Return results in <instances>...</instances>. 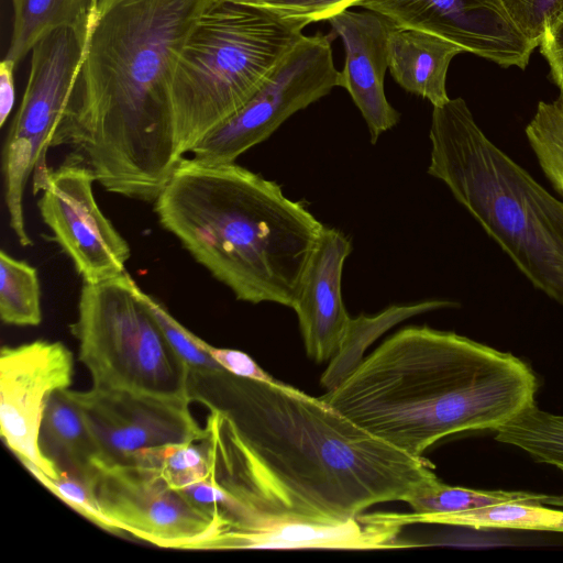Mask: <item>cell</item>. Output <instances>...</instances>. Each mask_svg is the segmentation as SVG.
I'll return each instance as SVG.
<instances>
[{
	"label": "cell",
	"instance_id": "d4e9b609",
	"mask_svg": "<svg viewBox=\"0 0 563 563\" xmlns=\"http://www.w3.org/2000/svg\"><path fill=\"white\" fill-rule=\"evenodd\" d=\"M0 317L3 323L34 327L42 321L37 271L24 261L0 252Z\"/></svg>",
	"mask_w": 563,
	"mask_h": 563
},
{
	"label": "cell",
	"instance_id": "9a60e30c",
	"mask_svg": "<svg viewBox=\"0 0 563 563\" xmlns=\"http://www.w3.org/2000/svg\"><path fill=\"white\" fill-rule=\"evenodd\" d=\"M405 527L398 512H361L341 521L271 520L244 529L225 530L201 543L198 550H385L419 547L400 540Z\"/></svg>",
	"mask_w": 563,
	"mask_h": 563
},
{
	"label": "cell",
	"instance_id": "1f68e13d",
	"mask_svg": "<svg viewBox=\"0 0 563 563\" xmlns=\"http://www.w3.org/2000/svg\"><path fill=\"white\" fill-rule=\"evenodd\" d=\"M207 350L213 360L232 375L264 383L278 382V379L266 373L249 354L242 351L214 347L210 344H207Z\"/></svg>",
	"mask_w": 563,
	"mask_h": 563
},
{
	"label": "cell",
	"instance_id": "44dd1931",
	"mask_svg": "<svg viewBox=\"0 0 563 563\" xmlns=\"http://www.w3.org/2000/svg\"><path fill=\"white\" fill-rule=\"evenodd\" d=\"M454 306L456 303L453 301L432 299L411 305H391L374 316L351 318L343 344L321 376V384L328 390L336 387L361 363L366 347L395 324L417 314Z\"/></svg>",
	"mask_w": 563,
	"mask_h": 563
},
{
	"label": "cell",
	"instance_id": "5b68a950",
	"mask_svg": "<svg viewBox=\"0 0 563 563\" xmlns=\"http://www.w3.org/2000/svg\"><path fill=\"white\" fill-rule=\"evenodd\" d=\"M428 174L446 185L522 274L563 306V200L498 148L462 98L433 107Z\"/></svg>",
	"mask_w": 563,
	"mask_h": 563
},
{
	"label": "cell",
	"instance_id": "ffe728a7",
	"mask_svg": "<svg viewBox=\"0 0 563 563\" xmlns=\"http://www.w3.org/2000/svg\"><path fill=\"white\" fill-rule=\"evenodd\" d=\"M13 27L4 58L16 65L49 32L89 22L92 0H13Z\"/></svg>",
	"mask_w": 563,
	"mask_h": 563
},
{
	"label": "cell",
	"instance_id": "83f0119b",
	"mask_svg": "<svg viewBox=\"0 0 563 563\" xmlns=\"http://www.w3.org/2000/svg\"><path fill=\"white\" fill-rule=\"evenodd\" d=\"M133 289L161 328L167 342L188 367L191 377H212L223 369L209 354L207 342L179 323L154 297L146 294L135 282Z\"/></svg>",
	"mask_w": 563,
	"mask_h": 563
},
{
	"label": "cell",
	"instance_id": "7402d4cb",
	"mask_svg": "<svg viewBox=\"0 0 563 563\" xmlns=\"http://www.w3.org/2000/svg\"><path fill=\"white\" fill-rule=\"evenodd\" d=\"M547 495L521 490H478L444 484L439 478L418 492L406 503L412 512L399 514L405 526L429 523L437 516L466 511L494 504L530 500L543 504Z\"/></svg>",
	"mask_w": 563,
	"mask_h": 563
},
{
	"label": "cell",
	"instance_id": "5bb4252c",
	"mask_svg": "<svg viewBox=\"0 0 563 563\" xmlns=\"http://www.w3.org/2000/svg\"><path fill=\"white\" fill-rule=\"evenodd\" d=\"M73 353L59 341L36 340L0 352V433L23 464H33L51 477L55 467L38 449V433L53 393L73 380Z\"/></svg>",
	"mask_w": 563,
	"mask_h": 563
},
{
	"label": "cell",
	"instance_id": "e0dca14e",
	"mask_svg": "<svg viewBox=\"0 0 563 563\" xmlns=\"http://www.w3.org/2000/svg\"><path fill=\"white\" fill-rule=\"evenodd\" d=\"M351 252L347 235L324 225L292 308L306 353L317 363L330 361L339 353L349 328L351 317L342 299V273Z\"/></svg>",
	"mask_w": 563,
	"mask_h": 563
},
{
	"label": "cell",
	"instance_id": "ac0fdd59",
	"mask_svg": "<svg viewBox=\"0 0 563 563\" xmlns=\"http://www.w3.org/2000/svg\"><path fill=\"white\" fill-rule=\"evenodd\" d=\"M461 53L463 48L443 37L394 25L388 42V69L406 91L439 107L450 100L446 74L453 57Z\"/></svg>",
	"mask_w": 563,
	"mask_h": 563
},
{
	"label": "cell",
	"instance_id": "484cf974",
	"mask_svg": "<svg viewBox=\"0 0 563 563\" xmlns=\"http://www.w3.org/2000/svg\"><path fill=\"white\" fill-rule=\"evenodd\" d=\"M129 464L154 471L175 489L197 484L210 475V460L203 441L137 451Z\"/></svg>",
	"mask_w": 563,
	"mask_h": 563
},
{
	"label": "cell",
	"instance_id": "8992f818",
	"mask_svg": "<svg viewBox=\"0 0 563 563\" xmlns=\"http://www.w3.org/2000/svg\"><path fill=\"white\" fill-rule=\"evenodd\" d=\"M307 25L230 0L210 4L174 69L170 98L179 158L256 93Z\"/></svg>",
	"mask_w": 563,
	"mask_h": 563
},
{
	"label": "cell",
	"instance_id": "9c48e42d",
	"mask_svg": "<svg viewBox=\"0 0 563 563\" xmlns=\"http://www.w3.org/2000/svg\"><path fill=\"white\" fill-rule=\"evenodd\" d=\"M331 43L330 35H305L256 93L196 144L192 158L210 165L235 163L292 114L340 87Z\"/></svg>",
	"mask_w": 563,
	"mask_h": 563
},
{
	"label": "cell",
	"instance_id": "4316f807",
	"mask_svg": "<svg viewBox=\"0 0 563 563\" xmlns=\"http://www.w3.org/2000/svg\"><path fill=\"white\" fill-rule=\"evenodd\" d=\"M526 135L542 170L563 196V88L553 101L539 102Z\"/></svg>",
	"mask_w": 563,
	"mask_h": 563
},
{
	"label": "cell",
	"instance_id": "f1b7e54d",
	"mask_svg": "<svg viewBox=\"0 0 563 563\" xmlns=\"http://www.w3.org/2000/svg\"><path fill=\"white\" fill-rule=\"evenodd\" d=\"M26 470L49 492L68 505L77 514L100 529L120 537L125 533L102 511L93 490V479L59 472L51 477L33 464L24 465Z\"/></svg>",
	"mask_w": 563,
	"mask_h": 563
},
{
	"label": "cell",
	"instance_id": "603a6c76",
	"mask_svg": "<svg viewBox=\"0 0 563 563\" xmlns=\"http://www.w3.org/2000/svg\"><path fill=\"white\" fill-rule=\"evenodd\" d=\"M429 523L475 530H534L563 532V510L538 501L516 500L441 515Z\"/></svg>",
	"mask_w": 563,
	"mask_h": 563
},
{
	"label": "cell",
	"instance_id": "277c9868",
	"mask_svg": "<svg viewBox=\"0 0 563 563\" xmlns=\"http://www.w3.org/2000/svg\"><path fill=\"white\" fill-rule=\"evenodd\" d=\"M162 227L238 300L294 308L324 228L274 180L180 158L154 202Z\"/></svg>",
	"mask_w": 563,
	"mask_h": 563
},
{
	"label": "cell",
	"instance_id": "4dcf8cb0",
	"mask_svg": "<svg viewBox=\"0 0 563 563\" xmlns=\"http://www.w3.org/2000/svg\"><path fill=\"white\" fill-rule=\"evenodd\" d=\"M526 36L538 46L545 24L563 10V0H505Z\"/></svg>",
	"mask_w": 563,
	"mask_h": 563
},
{
	"label": "cell",
	"instance_id": "d6a6232c",
	"mask_svg": "<svg viewBox=\"0 0 563 563\" xmlns=\"http://www.w3.org/2000/svg\"><path fill=\"white\" fill-rule=\"evenodd\" d=\"M538 46L548 62L552 81L563 88V10L545 24Z\"/></svg>",
	"mask_w": 563,
	"mask_h": 563
},
{
	"label": "cell",
	"instance_id": "cb8c5ba5",
	"mask_svg": "<svg viewBox=\"0 0 563 563\" xmlns=\"http://www.w3.org/2000/svg\"><path fill=\"white\" fill-rule=\"evenodd\" d=\"M495 431V440L516 446L536 462L563 466V415L527 406Z\"/></svg>",
	"mask_w": 563,
	"mask_h": 563
},
{
	"label": "cell",
	"instance_id": "d590c367",
	"mask_svg": "<svg viewBox=\"0 0 563 563\" xmlns=\"http://www.w3.org/2000/svg\"><path fill=\"white\" fill-rule=\"evenodd\" d=\"M96 0H92V2H95Z\"/></svg>",
	"mask_w": 563,
	"mask_h": 563
},
{
	"label": "cell",
	"instance_id": "52a82bcc",
	"mask_svg": "<svg viewBox=\"0 0 563 563\" xmlns=\"http://www.w3.org/2000/svg\"><path fill=\"white\" fill-rule=\"evenodd\" d=\"M126 272L82 282L70 325L92 386L194 400L191 374L133 289Z\"/></svg>",
	"mask_w": 563,
	"mask_h": 563
},
{
	"label": "cell",
	"instance_id": "8fae6325",
	"mask_svg": "<svg viewBox=\"0 0 563 563\" xmlns=\"http://www.w3.org/2000/svg\"><path fill=\"white\" fill-rule=\"evenodd\" d=\"M99 451L98 462L129 464L142 450L207 437L189 410L191 400L93 387L68 389Z\"/></svg>",
	"mask_w": 563,
	"mask_h": 563
},
{
	"label": "cell",
	"instance_id": "d6986e66",
	"mask_svg": "<svg viewBox=\"0 0 563 563\" xmlns=\"http://www.w3.org/2000/svg\"><path fill=\"white\" fill-rule=\"evenodd\" d=\"M68 389L56 390L49 397L42 417L38 449L57 473L93 479L99 451Z\"/></svg>",
	"mask_w": 563,
	"mask_h": 563
},
{
	"label": "cell",
	"instance_id": "e575fe53",
	"mask_svg": "<svg viewBox=\"0 0 563 563\" xmlns=\"http://www.w3.org/2000/svg\"><path fill=\"white\" fill-rule=\"evenodd\" d=\"M560 470L563 473V466L560 467ZM543 505L554 506V507H563V493L561 495H554V496L547 495L543 500Z\"/></svg>",
	"mask_w": 563,
	"mask_h": 563
},
{
	"label": "cell",
	"instance_id": "7a4b0ae2",
	"mask_svg": "<svg viewBox=\"0 0 563 563\" xmlns=\"http://www.w3.org/2000/svg\"><path fill=\"white\" fill-rule=\"evenodd\" d=\"M214 0H96L87 45L51 147L104 190L155 202L180 161L170 88L178 56Z\"/></svg>",
	"mask_w": 563,
	"mask_h": 563
},
{
	"label": "cell",
	"instance_id": "3957f363",
	"mask_svg": "<svg viewBox=\"0 0 563 563\" xmlns=\"http://www.w3.org/2000/svg\"><path fill=\"white\" fill-rule=\"evenodd\" d=\"M538 378L512 353L452 331L402 328L321 398L412 456L456 433L496 430L536 402Z\"/></svg>",
	"mask_w": 563,
	"mask_h": 563
},
{
	"label": "cell",
	"instance_id": "30bf717a",
	"mask_svg": "<svg viewBox=\"0 0 563 563\" xmlns=\"http://www.w3.org/2000/svg\"><path fill=\"white\" fill-rule=\"evenodd\" d=\"M93 490L104 515L125 536L159 548L197 550L227 527L218 510L194 503L139 465L97 462Z\"/></svg>",
	"mask_w": 563,
	"mask_h": 563
},
{
	"label": "cell",
	"instance_id": "7c38bea8",
	"mask_svg": "<svg viewBox=\"0 0 563 563\" xmlns=\"http://www.w3.org/2000/svg\"><path fill=\"white\" fill-rule=\"evenodd\" d=\"M96 178L85 165L65 158L49 169L37 207L55 242L85 283L125 273L131 256L126 240L100 210L92 191Z\"/></svg>",
	"mask_w": 563,
	"mask_h": 563
},
{
	"label": "cell",
	"instance_id": "836d02e7",
	"mask_svg": "<svg viewBox=\"0 0 563 563\" xmlns=\"http://www.w3.org/2000/svg\"><path fill=\"white\" fill-rule=\"evenodd\" d=\"M16 64L3 58L0 63V126L7 122L14 106V69Z\"/></svg>",
	"mask_w": 563,
	"mask_h": 563
},
{
	"label": "cell",
	"instance_id": "2e32d148",
	"mask_svg": "<svg viewBox=\"0 0 563 563\" xmlns=\"http://www.w3.org/2000/svg\"><path fill=\"white\" fill-rule=\"evenodd\" d=\"M328 22L344 46L340 87L350 93L367 124L371 142L375 144L400 120V113L388 102L384 87L394 24L376 12L349 9L331 16Z\"/></svg>",
	"mask_w": 563,
	"mask_h": 563
},
{
	"label": "cell",
	"instance_id": "ba28073f",
	"mask_svg": "<svg viewBox=\"0 0 563 563\" xmlns=\"http://www.w3.org/2000/svg\"><path fill=\"white\" fill-rule=\"evenodd\" d=\"M89 25L90 19L85 25L56 29L31 51L27 82L2 152L9 224L21 246L33 244L24 219L25 187L31 175L33 195L45 187L47 150L80 73Z\"/></svg>",
	"mask_w": 563,
	"mask_h": 563
},
{
	"label": "cell",
	"instance_id": "f546056e",
	"mask_svg": "<svg viewBox=\"0 0 563 563\" xmlns=\"http://www.w3.org/2000/svg\"><path fill=\"white\" fill-rule=\"evenodd\" d=\"M262 8L280 18L303 21L307 24L329 20L331 16L356 7L360 0H230Z\"/></svg>",
	"mask_w": 563,
	"mask_h": 563
},
{
	"label": "cell",
	"instance_id": "6da1fadb",
	"mask_svg": "<svg viewBox=\"0 0 563 563\" xmlns=\"http://www.w3.org/2000/svg\"><path fill=\"white\" fill-rule=\"evenodd\" d=\"M203 443L210 477L230 496L225 530L265 521H341L407 501L434 465L367 432L321 397L224 371L210 377ZM222 531V532H223Z\"/></svg>",
	"mask_w": 563,
	"mask_h": 563
},
{
	"label": "cell",
	"instance_id": "4fadbf2b",
	"mask_svg": "<svg viewBox=\"0 0 563 563\" xmlns=\"http://www.w3.org/2000/svg\"><path fill=\"white\" fill-rule=\"evenodd\" d=\"M394 25L428 32L500 67L525 69L536 49L505 0H360Z\"/></svg>",
	"mask_w": 563,
	"mask_h": 563
}]
</instances>
